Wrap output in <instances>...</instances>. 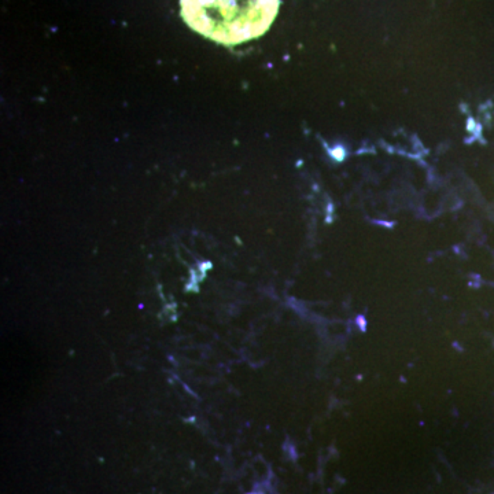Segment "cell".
<instances>
[{"label":"cell","instance_id":"1","mask_svg":"<svg viewBox=\"0 0 494 494\" xmlns=\"http://www.w3.org/2000/svg\"><path fill=\"white\" fill-rule=\"evenodd\" d=\"M280 0H180L187 25L220 44L260 37L272 25Z\"/></svg>","mask_w":494,"mask_h":494}]
</instances>
